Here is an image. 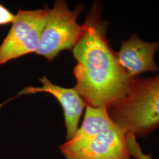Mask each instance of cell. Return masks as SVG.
<instances>
[{
    "instance_id": "cell-4",
    "label": "cell",
    "mask_w": 159,
    "mask_h": 159,
    "mask_svg": "<svg viewBox=\"0 0 159 159\" xmlns=\"http://www.w3.org/2000/svg\"><path fill=\"white\" fill-rule=\"evenodd\" d=\"M47 15V8L18 11L10 31L0 46V65L36 52Z\"/></svg>"
},
{
    "instance_id": "cell-3",
    "label": "cell",
    "mask_w": 159,
    "mask_h": 159,
    "mask_svg": "<svg viewBox=\"0 0 159 159\" xmlns=\"http://www.w3.org/2000/svg\"><path fill=\"white\" fill-rule=\"evenodd\" d=\"M81 10L82 7L70 10L66 1L60 0L51 9L47 8L46 24L35 52L51 61L60 51L73 49L85 29L84 24L77 23Z\"/></svg>"
},
{
    "instance_id": "cell-9",
    "label": "cell",
    "mask_w": 159,
    "mask_h": 159,
    "mask_svg": "<svg viewBox=\"0 0 159 159\" xmlns=\"http://www.w3.org/2000/svg\"><path fill=\"white\" fill-rule=\"evenodd\" d=\"M16 19V15L0 3V25L12 23Z\"/></svg>"
},
{
    "instance_id": "cell-2",
    "label": "cell",
    "mask_w": 159,
    "mask_h": 159,
    "mask_svg": "<svg viewBox=\"0 0 159 159\" xmlns=\"http://www.w3.org/2000/svg\"><path fill=\"white\" fill-rule=\"evenodd\" d=\"M114 123L126 134L146 136L159 126V74L134 79L130 90L108 110Z\"/></svg>"
},
{
    "instance_id": "cell-8",
    "label": "cell",
    "mask_w": 159,
    "mask_h": 159,
    "mask_svg": "<svg viewBox=\"0 0 159 159\" xmlns=\"http://www.w3.org/2000/svg\"><path fill=\"white\" fill-rule=\"evenodd\" d=\"M114 125L106 107L87 106L83 124L70 140L78 142L85 140L97 136Z\"/></svg>"
},
{
    "instance_id": "cell-1",
    "label": "cell",
    "mask_w": 159,
    "mask_h": 159,
    "mask_svg": "<svg viewBox=\"0 0 159 159\" xmlns=\"http://www.w3.org/2000/svg\"><path fill=\"white\" fill-rule=\"evenodd\" d=\"M98 12L94 7L87 16L84 31L73 48L77 62L74 88L86 105L108 110L129 93L135 78L130 77L120 66Z\"/></svg>"
},
{
    "instance_id": "cell-5",
    "label": "cell",
    "mask_w": 159,
    "mask_h": 159,
    "mask_svg": "<svg viewBox=\"0 0 159 159\" xmlns=\"http://www.w3.org/2000/svg\"><path fill=\"white\" fill-rule=\"evenodd\" d=\"M60 150L66 159H131L127 134L116 125L85 140L67 141Z\"/></svg>"
},
{
    "instance_id": "cell-6",
    "label": "cell",
    "mask_w": 159,
    "mask_h": 159,
    "mask_svg": "<svg viewBox=\"0 0 159 159\" xmlns=\"http://www.w3.org/2000/svg\"><path fill=\"white\" fill-rule=\"evenodd\" d=\"M159 49V42L149 43L133 35L121 41L119 52H116L120 66L130 77L135 78L146 71H157L154 56Z\"/></svg>"
},
{
    "instance_id": "cell-7",
    "label": "cell",
    "mask_w": 159,
    "mask_h": 159,
    "mask_svg": "<svg viewBox=\"0 0 159 159\" xmlns=\"http://www.w3.org/2000/svg\"><path fill=\"white\" fill-rule=\"evenodd\" d=\"M43 86L41 87H29L19 94H34L46 92L55 97L63 109L67 129V140H71L78 130V125L86 103L74 88L67 89L53 84L46 77L40 79Z\"/></svg>"
}]
</instances>
